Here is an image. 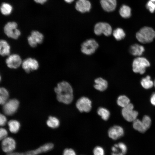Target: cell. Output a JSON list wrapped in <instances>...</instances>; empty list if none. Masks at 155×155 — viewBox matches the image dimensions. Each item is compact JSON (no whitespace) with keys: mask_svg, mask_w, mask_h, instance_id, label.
Listing matches in <instances>:
<instances>
[{"mask_svg":"<svg viewBox=\"0 0 155 155\" xmlns=\"http://www.w3.org/2000/svg\"><path fill=\"white\" fill-rule=\"evenodd\" d=\"M57 98L60 102L69 104L72 101L73 91L71 85L68 82L63 81L58 83L54 89Z\"/></svg>","mask_w":155,"mask_h":155,"instance_id":"cell-1","label":"cell"},{"mask_svg":"<svg viewBox=\"0 0 155 155\" xmlns=\"http://www.w3.org/2000/svg\"><path fill=\"white\" fill-rule=\"evenodd\" d=\"M136 37L141 43H149L152 42L155 38V31L151 27L145 26L137 32Z\"/></svg>","mask_w":155,"mask_h":155,"instance_id":"cell-2","label":"cell"},{"mask_svg":"<svg viewBox=\"0 0 155 155\" xmlns=\"http://www.w3.org/2000/svg\"><path fill=\"white\" fill-rule=\"evenodd\" d=\"M150 65V62L146 58L138 57L135 59L133 61L132 70L135 73L142 74L145 72L146 68Z\"/></svg>","mask_w":155,"mask_h":155,"instance_id":"cell-3","label":"cell"},{"mask_svg":"<svg viewBox=\"0 0 155 155\" xmlns=\"http://www.w3.org/2000/svg\"><path fill=\"white\" fill-rule=\"evenodd\" d=\"M98 46V43L95 39H89L82 43L81 45V51L85 55H91L95 52Z\"/></svg>","mask_w":155,"mask_h":155,"instance_id":"cell-4","label":"cell"},{"mask_svg":"<svg viewBox=\"0 0 155 155\" xmlns=\"http://www.w3.org/2000/svg\"><path fill=\"white\" fill-rule=\"evenodd\" d=\"M17 26L16 22H7L4 28L5 33L9 38L14 39H18L21 35V32L17 29Z\"/></svg>","mask_w":155,"mask_h":155,"instance_id":"cell-5","label":"cell"},{"mask_svg":"<svg viewBox=\"0 0 155 155\" xmlns=\"http://www.w3.org/2000/svg\"><path fill=\"white\" fill-rule=\"evenodd\" d=\"M94 32L96 35L100 36L103 34L107 36H110L113 32L111 25L107 23L103 22H99L95 24Z\"/></svg>","mask_w":155,"mask_h":155,"instance_id":"cell-6","label":"cell"},{"mask_svg":"<svg viewBox=\"0 0 155 155\" xmlns=\"http://www.w3.org/2000/svg\"><path fill=\"white\" fill-rule=\"evenodd\" d=\"M133 106L130 103L126 106L123 108L122 114L124 118L129 122H133L136 119L138 113L133 110Z\"/></svg>","mask_w":155,"mask_h":155,"instance_id":"cell-7","label":"cell"},{"mask_svg":"<svg viewBox=\"0 0 155 155\" xmlns=\"http://www.w3.org/2000/svg\"><path fill=\"white\" fill-rule=\"evenodd\" d=\"M19 105V102L17 99H11L7 101L3 105V111L5 114L8 115H11L16 112Z\"/></svg>","mask_w":155,"mask_h":155,"instance_id":"cell-8","label":"cell"},{"mask_svg":"<svg viewBox=\"0 0 155 155\" xmlns=\"http://www.w3.org/2000/svg\"><path fill=\"white\" fill-rule=\"evenodd\" d=\"M76 106L80 112L88 113L90 112L91 109L92 102L88 98L84 96L82 97L77 101Z\"/></svg>","mask_w":155,"mask_h":155,"instance_id":"cell-9","label":"cell"},{"mask_svg":"<svg viewBox=\"0 0 155 155\" xmlns=\"http://www.w3.org/2000/svg\"><path fill=\"white\" fill-rule=\"evenodd\" d=\"M54 145L51 143L45 144L37 148L25 152H18V155H38L40 153L48 152L52 150Z\"/></svg>","mask_w":155,"mask_h":155,"instance_id":"cell-10","label":"cell"},{"mask_svg":"<svg viewBox=\"0 0 155 155\" xmlns=\"http://www.w3.org/2000/svg\"><path fill=\"white\" fill-rule=\"evenodd\" d=\"M22 66L23 69L27 73L36 70L39 66L38 61L32 58H28L24 60L22 62Z\"/></svg>","mask_w":155,"mask_h":155,"instance_id":"cell-11","label":"cell"},{"mask_svg":"<svg viewBox=\"0 0 155 155\" xmlns=\"http://www.w3.org/2000/svg\"><path fill=\"white\" fill-rule=\"evenodd\" d=\"M1 148L3 151L9 153L13 151L16 147L15 140L11 137H7L2 140Z\"/></svg>","mask_w":155,"mask_h":155,"instance_id":"cell-12","label":"cell"},{"mask_svg":"<svg viewBox=\"0 0 155 155\" xmlns=\"http://www.w3.org/2000/svg\"><path fill=\"white\" fill-rule=\"evenodd\" d=\"M5 63L9 68L16 69L22 65V61L18 55L14 54L9 56L6 59Z\"/></svg>","mask_w":155,"mask_h":155,"instance_id":"cell-13","label":"cell"},{"mask_svg":"<svg viewBox=\"0 0 155 155\" xmlns=\"http://www.w3.org/2000/svg\"><path fill=\"white\" fill-rule=\"evenodd\" d=\"M124 134L123 128L118 125H115L111 127L108 131L109 137L114 140L120 138L123 136Z\"/></svg>","mask_w":155,"mask_h":155,"instance_id":"cell-14","label":"cell"},{"mask_svg":"<svg viewBox=\"0 0 155 155\" xmlns=\"http://www.w3.org/2000/svg\"><path fill=\"white\" fill-rule=\"evenodd\" d=\"M111 155H125L127 148L124 143L120 142L115 144L111 148Z\"/></svg>","mask_w":155,"mask_h":155,"instance_id":"cell-15","label":"cell"},{"mask_svg":"<svg viewBox=\"0 0 155 155\" xmlns=\"http://www.w3.org/2000/svg\"><path fill=\"white\" fill-rule=\"evenodd\" d=\"M75 7L78 11L81 13H85L90 11L91 4L88 0H78L76 2Z\"/></svg>","mask_w":155,"mask_h":155,"instance_id":"cell-16","label":"cell"},{"mask_svg":"<svg viewBox=\"0 0 155 155\" xmlns=\"http://www.w3.org/2000/svg\"><path fill=\"white\" fill-rule=\"evenodd\" d=\"M100 3L103 9L107 12L114 11L117 5L116 0H100Z\"/></svg>","mask_w":155,"mask_h":155,"instance_id":"cell-17","label":"cell"},{"mask_svg":"<svg viewBox=\"0 0 155 155\" xmlns=\"http://www.w3.org/2000/svg\"><path fill=\"white\" fill-rule=\"evenodd\" d=\"M95 84L94 86L96 90L100 91H103L106 89L108 87V83L106 80L99 77L94 81Z\"/></svg>","mask_w":155,"mask_h":155,"instance_id":"cell-18","label":"cell"},{"mask_svg":"<svg viewBox=\"0 0 155 155\" xmlns=\"http://www.w3.org/2000/svg\"><path fill=\"white\" fill-rule=\"evenodd\" d=\"M145 51L144 47L137 44H134L131 45L129 49V51L132 55L140 57Z\"/></svg>","mask_w":155,"mask_h":155,"instance_id":"cell-19","label":"cell"},{"mask_svg":"<svg viewBox=\"0 0 155 155\" xmlns=\"http://www.w3.org/2000/svg\"><path fill=\"white\" fill-rule=\"evenodd\" d=\"M10 51V46L5 40L1 39L0 41V54L2 56L9 55Z\"/></svg>","mask_w":155,"mask_h":155,"instance_id":"cell-20","label":"cell"},{"mask_svg":"<svg viewBox=\"0 0 155 155\" xmlns=\"http://www.w3.org/2000/svg\"><path fill=\"white\" fill-rule=\"evenodd\" d=\"M33 41L37 44L41 43L43 41L44 36L40 32L34 30L32 31L30 35Z\"/></svg>","mask_w":155,"mask_h":155,"instance_id":"cell-21","label":"cell"},{"mask_svg":"<svg viewBox=\"0 0 155 155\" xmlns=\"http://www.w3.org/2000/svg\"><path fill=\"white\" fill-rule=\"evenodd\" d=\"M8 125L10 131L13 133H17L20 128V123L16 120H10L8 123Z\"/></svg>","mask_w":155,"mask_h":155,"instance_id":"cell-22","label":"cell"},{"mask_svg":"<svg viewBox=\"0 0 155 155\" xmlns=\"http://www.w3.org/2000/svg\"><path fill=\"white\" fill-rule=\"evenodd\" d=\"M141 84L145 89H149L153 87L154 85V82L151 80L150 76L147 75L142 79Z\"/></svg>","mask_w":155,"mask_h":155,"instance_id":"cell-23","label":"cell"},{"mask_svg":"<svg viewBox=\"0 0 155 155\" xmlns=\"http://www.w3.org/2000/svg\"><path fill=\"white\" fill-rule=\"evenodd\" d=\"M47 125L52 128H56L58 127L60 124L59 119L54 117L50 116L46 121Z\"/></svg>","mask_w":155,"mask_h":155,"instance_id":"cell-24","label":"cell"},{"mask_svg":"<svg viewBox=\"0 0 155 155\" xmlns=\"http://www.w3.org/2000/svg\"><path fill=\"white\" fill-rule=\"evenodd\" d=\"M9 97L8 92L5 88L1 87L0 89V103L4 104L8 100Z\"/></svg>","mask_w":155,"mask_h":155,"instance_id":"cell-25","label":"cell"},{"mask_svg":"<svg viewBox=\"0 0 155 155\" xmlns=\"http://www.w3.org/2000/svg\"><path fill=\"white\" fill-rule=\"evenodd\" d=\"M113 34L115 39L118 41L123 39L125 36L124 31L121 28H117L114 30Z\"/></svg>","mask_w":155,"mask_h":155,"instance_id":"cell-26","label":"cell"},{"mask_svg":"<svg viewBox=\"0 0 155 155\" xmlns=\"http://www.w3.org/2000/svg\"><path fill=\"white\" fill-rule=\"evenodd\" d=\"M131 11V9L129 6L123 5L120 8L119 12L121 17L124 18H127L130 16Z\"/></svg>","mask_w":155,"mask_h":155,"instance_id":"cell-27","label":"cell"},{"mask_svg":"<svg viewBox=\"0 0 155 155\" xmlns=\"http://www.w3.org/2000/svg\"><path fill=\"white\" fill-rule=\"evenodd\" d=\"M97 113L98 114L101 116L102 118L104 121L108 120L110 115L109 111L107 109L102 107L98 108Z\"/></svg>","mask_w":155,"mask_h":155,"instance_id":"cell-28","label":"cell"},{"mask_svg":"<svg viewBox=\"0 0 155 155\" xmlns=\"http://www.w3.org/2000/svg\"><path fill=\"white\" fill-rule=\"evenodd\" d=\"M117 103L119 106L124 108L130 103V100L126 96L121 95L118 98Z\"/></svg>","mask_w":155,"mask_h":155,"instance_id":"cell-29","label":"cell"},{"mask_svg":"<svg viewBox=\"0 0 155 155\" xmlns=\"http://www.w3.org/2000/svg\"><path fill=\"white\" fill-rule=\"evenodd\" d=\"M133 122V127L136 130L142 133H144L146 131L144 128L142 121L136 119Z\"/></svg>","mask_w":155,"mask_h":155,"instance_id":"cell-30","label":"cell"},{"mask_svg":"<svg viewBox=\"0 0 155 155\" xmlns=\"http://www.w3.org/2000/svg\"><path fill=\"white\" fill-rule=\"evenodd\" d=\"M12 9V7L10 4L5 3H3L0 7L1 13L5 15L9 14L11 13Z\"/></svg>","mask_w":155,"mask_h":155,"instance_id":"cell-31","label":"cell"},{"mask_svg":"<svg viewBox=\"0 0 155 155\" xmlns=\"http://www.w3.org/2000/svg\"><path fill=\"white\" fill-rule=\"evenodd\" d=\"M141 121L144 128L147 130L150 128L151 124V121L150 118L148 116L145 115Z\"/></svg>","mask_w":155,"mask_h":155,"instance_id":"cell-32","label":"cell"},{"mask_svg":"<svg viewBox=\"0 0 155 155\" xmlns=\"http://www.w3.org/2000/svg\"><path fill=\"white\" fill-rule=\"evenodd\" d=\"M93 155H104L105 151L103 148L101 146L95 147L93 150Z\"/></svg>","mask_w":155,"mask_h":155,"instance_id":"cell-33","label":"cell"},{"mask_svg":"<svg viewBox=\"0 0 155 155\" xmlns=\"http://www.w3.org/2000/svg\"><path fill=\"white\" fill-rule=\"evenodd\" d=\"M155 3L150 0L147 3L146 5L147 8L152 13H153L155 10Z\"/></svg>","mask_w":155,"mask_h":155,"instance_id":"cell-34","label":"cell"},{"mask_svg":"<svg viewBox=\"0 0 155 155\" xmlns=\"http://www.w3.org/2000/svg\"><path fill=\"white\" fill-rule=\"evenodd\" d=\"M63 155H76L75 151L71 148H66L63 152Z\"/></svg>","mask_w":155,"mask_h":155,"instance_id":"cell-35","label":"cell"},{"mask_svg":"<svg viewBox=\"0 0 155 155\" xmlns=\"http://www.w3.org/2000/svg\"><path fill=\"white\" fill-rule=\"evenodd\" d=\"M8 133L7 131L5 128H1L0 129V139L3 140L7 137Z\"/></svg>","mask_w":155,"mask_h":155,"instance_id":"cell-36","label":"cell"},{"mask_svg":"<svg viewBox=\"0 0 155 155\" xmlns=\"http://www.w3.org/2000/svg\"><path fill=\"white\" fill-rule=\"evenodd\" d=\"M7 119L5 116L2 114H0V125L1 126L5 125L7 122Z\"/></svg>","mask_w":155,"mask_h":155,"instance_id":"cell-37","label":"cell"},{"mask_svg":"<svg viewBox=\"0 0 155 155\" xmlns=\"http://www.w3.org/2000/svg\"><path fill=\"white\" fill-rule=\"evenodd\" d=\"M150 102L153 105L155 106V93L152 95L150 98Z\"/></svg>","mask_w":155,"mask_h":155,"instance_id":"cell-38","label":"cell"},{"mask_svg":"<svg viewBox=\"0 0 155 155\" xmlns=\"http://www.w3.org/2000/svg\"><path fill=\"white\" fill-rule=\"evenodd\" d=\"M47 0H34L37 3L42 4L45 2Z\"/></svg>","mask_w":155,"mask_h":155,"instance_id":"cell-39","label":"cell"},{"mask_svg":"<svg viewBox=\"0 0 155 155\" xmlns=\"http://www.w3.org/2000/svg\"><path fill=\"white\" fill-rule=\"evenodd\" d=\"M66 2L70 3L72 2L74 0H64Z\"/></svg>","mask_w":155,"mask_h":155,"instance_id":"cell-40","label":"cell"},{"mask_svg":"<svg viewBox=\"0 0 155 155\" xmlns=\"http://www.w3.org/2000/svg\"><path fill=\"white\" fill-rule=\"evenodd\" d=\"M151 1L155 3V0H150Z\"/></svg>","mask_w":155,"mask_h":155,"instance_id":"cell-41","label":"cell"},{"mask_svg":"<svg viewBox=\"0 0 155 155\" xmlns=\"http://www.w3.org/2000/svg\"><path fill=\"white\" fill-rule=\"evenodd\" d=\"M154 87H155V80L154 81Z\"/></svg>","mask_w":155,"mask_h":155,"instance_id":"cell-42","label":"cell"}]
</instances>
